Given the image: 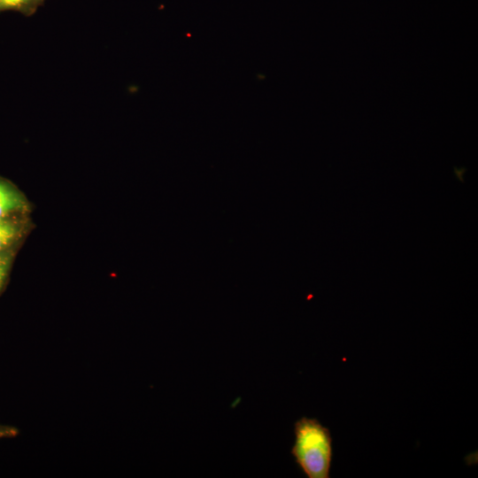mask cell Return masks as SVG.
I'll return each instance as SVG.
<instances>
[{"label": "cell", "instance_id": "3957f363", "mask_svg": "<svg viewBox=\"0 0 478 478\" xmlns=\"http://www.w3.org/2000/svg\"><path fill=\"white\" fill-rule=\"evenodd\" d=\"M45 0H0V12L5 11L19 12L25 16L33 15Z\"/></svg>", "mask_w": 478, "mask_h": 478}, {"label": "cell", "instance_id": "5b68a950", "mask_svg": "<svg viewBox=\"0 0 478 478\" xmlns=\"http://www.w3.org/2000/svg\"><path fill=\"white\" fill-rule=\"evenodd\" d=\"M12 263L11 252L6 250L0 252V292L6 282Z\"/></svg>", "mask_w": 478, "mask_h": 478}, {"label": "cell", "instance_id": "8992f818", "mask_svg": "<svg viewBox=\"0 0 478 478\" xmlns=\"http://www.w3.org/2000/svg\"><path fill=\"white\" fill-rule=\"evenodd\" d=\"M19 429L13 426L0 424V439L15 437Z\"/></svg>", "mask_w": 478, "mask_h": 478}, {"label": "cell", "instance_id": "6da1fadb", "mask_svg": "<svg viewBox=\"0 0 478 478\" xmlns=\"http://www.w3.org/2000/svg\"><path fill=\"white\" fill-rule=\"evenodd\" d=\"M291 454L308 478H328L333 458L332 437L318 420L302 417L294 425Z\"/></svg>", "mask_w": 478, "mask_h": 478}, {"label": "cell", "instance_id": "7a4b0ae2", "mask_svg": "<svg viewBox=\"0 0 478 478\" xmlns=\"http://www.w3.org/2000/svg\"><path fill=\"white\" fill-rule=\"evenodd\" d=\"M26 204L23 196L0 179V219H7L11 214L24 210Z\"/></svg>", "mask_w": 478, "mask_h": 478}, {"label": "cell", "instance_id": "277c9868", "mask_svg": "<svg viewBox=\"0 0 478 478\" xmlns=\"http://www.w3.org/2000/svg\"><path fill=\"white\" fill-rule=\"evenodd\" d=\"M20 229L17 223L0 219V252L6 251L19 237Z\"/></svg>", "mask_w": 478, "mask_h": 478}]
</instances>
